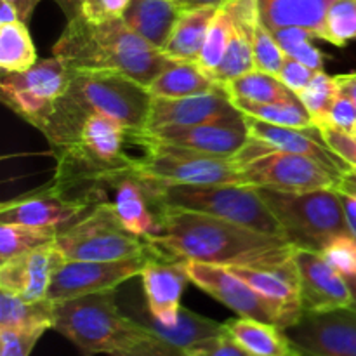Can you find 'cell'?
Here are the masks:
<instances>
[{
    "label": "cell",
    "mask_w": 356,
    "mask_h": 356,
    "mask_svg": "<svg viewBox=\"0 0 356 356\" xmlns=\"http://www.w3.org/2000/svg\"><path fill=\"white\" fill-rule=\"evenodd\" d=\"M52 51L73 72H118L146 87L170 63L163 51L136 33L124 17L96 24L75 14Z\"/></svg>",
    "instance_id": "7a4b0ae2"
},
{
    "label": "cell",
    "mask_w": 356,
    "mask_h": 356,
    "mask_svg": "<svg viewBox=\"0 0 356 356\" xmlns=\"http://www.w3.org/2000/svg\"><path fill=\"white\" fill-rule=\"evenodd\" d=\"M172 2H176L177 6H181L184 9V2H186V0H172Z\"/></svg>",
    "instance_id": "9f6ffc18"
},
{
    "label": "cell",
    "mask_w": 356,
    "mask_h": 356,
    "mask_svg": "<svg viewBox=\"0 0 356 356\" xmlns=\"http://www.w3.org/2000/svg\"><path fill=\"white\" fill-rule=\"evenodd\" d=\"M233 35V16L229 10L228 3L219 7L218 14H216L214 21H212L211 28H209L207 38L202 47L200 58H198V65L204 72H207L212 76V73L218 70L221 65L222 58H225L228 45L232 42Z\"/></svg>",
    "instance_id": "d6a6232c"
},
{
    "label": "cell",
    "mask_w": 356,
    "mask_h": 356,
    "mask_svg": "<svg viewBox=\"0 0 356 356\" xmlns=\"http://www.w3.org/2000/svg\"><path fill=\"white\" fill-rule=\"evenodd\" d=\"M54 306L56 302H52L51 299L26 301L19 296L2 291V296H0V329H52Z\"/></svg>",
    "instance_id": "83f0119b"
},
{
    "label": "cell",
    "mask_w": 356,
    "mask_h": 356,
    "mask_svg": "<svg viewBox=\"0 0 356 356\" xmlns=\"http://www.w3.org/2000/svg\"><path fill=\"white\" fill-rule=\"evenodd\" d=\"M318 127H329L336 129V131L356 134V108L353 101L350 99V96H346V94L339 89L332 106H330L329 113H327V117L323 118V122Z\"/></svg>",
    "instance_id": "ab89813d"
},
{
    "label": "cell",
    "mask_w": 356,
    "mask_h": 356,
    "mask_svg": "<svg viewBox=\"0 0 356 356\" xmlns=\"http://www.w3.org/2000/svg\"><path fill=\"white\" fill-rule=\"evenodd\" d=\"M155 97H184L222 89L197 61H172L148 86Z\"/></svg>",
    "instance_id": "4316f807"
},
{
    "label": "cell",
    "mask_w": 356,
    "mask_h": 356,
    "mask_svg": "<svg viewBox=\"0 0 356 356\" xmlns=\"http://www.w3.org/2000/svg\"><path fill=\"white\" fill-rule=\"evenodd\" d=\"M275 37V40L278 42V45L282 47V51L287 56H291L296 49L299 47L305 42H312L313 38H316L315 35L309 30L298 26H285V28H277V30L271 31Z\"/></svg>",
    "instance_id": "ee69618b"
},
{
    "label": "cell",
    "mask_w": 356,
    "mask_h": 356,
    "mask_svg": "<svg viewBox=\"0 0 356 356\" xmlns=\"http://www.w3.org/2000/svg\"><path fill=\"white\" fill-rule=\"evenodd\" d=\"M148 132L163 143L218 156H235L250 138L242 111L204 124L172 125Z\"/></svg>",
    "instance_id": "2e32d148"
},
{
    "label": "cell",
    "mask_w": 356,
    "mask_h": 356,
    "mask_svg": "<svg viewBox=\"0 0 356 356\" xmlns=\"http://www.w3.org/2000/svg\"><path fill=\"white\" fill-rule=\"evenodd\" d=\"M184 356H252L245 348L240 346L229 334L222 332L212 339L195 344L186 350Z\"/></svg>",
    "instance_id": "60d3db41"
},
{
    "label": "cell",
    "mask_w": 356,
    "mask_h": 356,
    "mask_svg": "<svg viewBox=\"0 0 356 356\" xmlns=\"http://www.w3.org/2000/svg\"><path fill=\"white\" fill-rule=\"evenodd\" d=\"M294 261L305 312L322 313L353 306L346 278L334 270L322 254L296 247Z\"/></svg>",
    "instance_id": "e0dca14e"
},
{
    "label": "cell",
    "mask_w": 356,
    "mask_h": 356,
    "mask_svg": "<svg viewBox=\"0 0 356 356\" xmlns=\"http://www.w3.org/2000/svg\"><path fill=\"white\" fill-rule=\"evenodd\" d=\"M72 79L73 70L61 58L52 56L37 61L26 72L3 73L0 82L2 101L23 120L42 131Z\"/></svg>",
    "instance_id": "9c48e42d"
},
{
    "label": "cell",
    "mask_w": 356,
    "mask_h": 356,
    "mask_svg": "<svg viewBox=\"0 0 356 356\" xmlns=\"http://www.w3.org/2000/svg\"><path fill=\"white\" fill-rule=\"evenodd\" d=\"M285 332L306 356H356V309L353 308L305 312Z\"/></svg>",
    "instance_id": "5bb4252c"
},
{
    "label": "cell",
    "mask_w": 356,
    "mask_h": 356,
    "mask_svg": "<svg viewBox=\"0 0 356 356\" xmlns=\"http://www.w3.org/2000/svg\"><path fill=\"white\" fill-rule=\"evenodd\" d=\"M334 2L336 0H257V14L270 31L298 26L309 30L316 38H323L327 13Z\"/></svg>",
    "instance_id": "603a6c76"
},
{
    "label": "cell",
    "mask_w": 356,
    "mask_h": 356,
    "mask_svg": "<svg viewBox=\"0 0 356 356\" xmlns=\"http://www.w3.org/2000/svg\"><path fill=\"white\" fill-rule=\"evenodd\" d=\"M37 63V51L26 23L0 24V68L3 73L26 72Z\"/></svg>",
    "instance_id": "f546056e"
},
{
    "label": "cell",
    "mask_w": 356,
    "mask_h": 356,
    "mask_svg": "<svg viewBox=\"0 0 356 356\" xmlns=\"http://www.w3.org/2000/svg\"><path fill=\"white\" fill-rule=\"evenodd\" d=\"M155 254L124 261H66L52 277L47 299L68 301L99 292H113L118 285L141 275L143 268Z\"/></svg>",
    "instance_id": "8fae6325"
},
{
    "label": "cell",
    "mask_w": 356,
    "mask_h": 356,
    "mask_svg": "<svg viewBox=\"0 0 356 356\" xmlns=\"http://www.w3.org/2000/svg\"><path fill=\"white\" fill-rule=\"evenodd\" d=\"M70 3H72V10H73V16L76 14V0H68Z\"/></svg>",
    "instance_id": "11a10c76"
},
{
    "label": "cell",
    "mask_w": 356,
    "mask_h": 356,
    "mask_svg": "<svg viewBox=\"0 0 356 356\" xmlns=\"http://www.w3.org/2000/svg\"><path fill=\"white\" fill-rule=\"evenodd\" d=\"M291 58L298 59L299 63L306 65L308 68L315 70V72H322L323 70V56L312 42H305V44L299 45L294 52L291 54Z\"/></svg>",
    "instance_id": "f6af8a7d"
},
{
    "label": "cell",
    "mask_w": 356,
    "mask_h": 356,
    "mask_svg": "<svg viewBox=\"0 0 356 356\" xmlns=\"http://www.w3.org/2000/svg\"><path fill=\"white\" fill-rule=\"evenodd\" d=\"M153 94L118 72H73L72 83L42 132L51 148L68 143L89 115H103L131 131H148Z\"/></svg>",
    "instance_id": "3957f363"
},
{
    "label": "cell",
    "mask_w": 356,
    "mask_h": 356,
    "mask_svg": "<svg viewBox=\"0 0 356 356\" xmlns=\"http://www.w3.org/2000/svg\"><path fill=\"white\" fill-rule=\"evenodd\" d=\"M225 89L184 97H155L149 110L148 131L172 125H195L238 113Z\"/></svg>",
    "instance_id": "44dd1931"
},
{
    "label": "cell",
    "mask_w": 356,
    "mask_h": 356,
    "mask_svg": "<svg viewBox=\"0 0 356 356\" xmlns=\"http://www.w3.org/2000/svg\"><path fill=\"white\" fill-rule=\"evenodd\" d=\"M54 243L66 261H124L156 254L148 240L124 228L108 202L63 229Z\"/></svg>",
    "instance_id": "ba28073f"
},
{
    "label": "cell",
    "mask_w": 356,
    "mask_h": 356,
    "mask_svg": "<svg viewBox=\"0 0 356 356\" xmlns=\"http://www.w3.org/2000/svg\"><path fill=\"white\" fill-rule=\"evenodd\" d=\"M101 198L111 205L124 228L134 235L148 240L160 229V211L148 179L134 170L106 181L101 186Z\"/></svg>",
    "instance_id": "9a60e30c"
},
{
    "label": "cell",
    "mask_w": 356,
    "mask_h": 356,
    "mask_svg": "<svg viewBox=\"0 0 356 356\" xmlns=\"http://www.w3.org/2000/svg\"><path fill=\"white\" fill-rule=\"evenodd\" d=\"M63 263L65 257L54 242L13 257L0 263V291L16 294L26 301L47 299L52 277Z\"/></svg>",
    "instance_id": "d6986e66"
},
{
    "label": "cell",
    "mask_w": 356,
    "mask_h": 356,
    "mask_svg": "<svg viewBox=\"0 0 356 356\" xmlns=\"http://www.w3.org/2000/svg\"><path fill=\"white\" fill-rule=\"evenodd\" d=\"M129 3L131 0H76V14L99 24L124 17Z\"/></svg>",
    "instance_id": "74e56055"
},
{
    "label": "cell",
    "mask_w": 356,
    "mask_h": 356,
    "mask_svg": "<svg viewBox=\"0 0 356 356\" xmlns=\"http://www.w3.org/2000/svg\"><path fill=\"white\" fill-rule=\"evenodd\" d=\"M129 316L138 320L145 329H148L155 336V339L172 356H184L186 350H190L195 344H200L225 332L222 323L197 315V313L190 312L186 308H181L177 323L172 327L162 325L160 322H156L149 315L148 308H146V313L139 312L136 315Z\"/></svg>",
    "instance_id": "7402d4cb"
},
{
    "label": "cell",
    "mask_w": 356,
    "mask_h": 356,
    "mask_svg": "<svg viewBox=\"0 0 356 356\" xmlns=\"http://www.w3.org/2000/svg\"><path fill=\"white\" fill-rule=\"evenodd\" d=\"M146 308L162 325H176L181 312V298L190 282L186 261L169 259L155 254L141 271Z\"/></svg>",
    "instance_id": "ac0fdd59"
},
{
    "label": "cell",
    "mask_w": 356,
    "mask_h": 356,
    "mask_svg": "<svg viewBox=\"0 0 356 356\" xmlns=\"http://www.w3.org/2000/svg\"><path fill=\"white\" fill-rule=\"evenodd\" d=\"M320 254L343 277L356 275V238L351 233L337 235L327 243V247Z\"/></svg>",
    "instance_id": "8d00e7d4"
},
{
    "label": "cell",
    "mask_w": 356,
    "mask_h": 356,
    "mask_svg": "<svg viewBox=\"0 0 356 356\" xmlns=\"http://www.w3.org/2000/svg\"><path fill=\"white\" fill-rule=\"evenodd\" d=\"M113 356H172L162 344H145V346H139L136 350L124 351V353H117Z\"/></svg>",
    "instance_id": "bcb514c9"
},
{
    "label": "cell",
    "mask_w": 356,
    "mask_h": 356,
    "mask_svg": "<svg viewBox=\"0 0 356 356\" xmlns=\"http://www.w3.org/2000/svg\"><path fill=\"white\" fill-rule=\"evenodd\" d=\"M159 211L197 212L236 222L268 235H284L280 222L256 186L247 184H177L148 179Z\"/></svg>",
    "instance_id": "5b68a950"
},
{
    "label": "cell",
    "mask_w": 356,
    "mask_h": 356,
    "mask_svg": "<svg viewBox=\"0 0 356 356\" xmlns=\"http://www.w3.org/2000/svg\"><path fill=\"white\" fill-rule=\"evenodd\" d=\"M247 127H249V134L252 138L261 139V141L268 143L271 146L284 149V152L298 153V155L309 156V159L316 160L332 170L337 176H343L344 172L351 169L350 163L344 162L329 145H327L325 138L322 134V129L318 125H312V127H282V125L268 124V122L256 120L252 117L245 115Z\"/></svg>",
    "instance_id": "ffe728a7"
},
{
    "label": "cell",
    "mask_w": 356,
    "mask_h": 356,
    "mask_svg": "<svg viewBox=\"0 0 356 356\" xmlns=\"http://www.w3.org/2000/svg\"><path fill=\"white\" fill-rule=\"evenodd\" d=\"M148 242L169 259L226 268H280L294 259L296 250L287 236L176 209L160 211V229Z\"/></svg>",
    "instance_id": "6da1fadb"
},
{
    "label": "cell",
    "mask_w": 356,
    "mask_h": 356,
    "mask_svg": "<svg viewBox=\"0 0 356 356\" xmlns=\"http://www.w3.org/2000/svg\"><path fill=\"white\" fill-rule=\"evenodd\" d=\"M339 92V83L336 76H329L325 72H316L309 86L299 94V99L305 104L306 110L315 120V125H320L329 113L334 99Z\"/></svg>",
    "instance_id": "836d02e7"
},
{
    "label": "cell",
    "mask_w": 356,
    "mask_h": 356,
    "mask_svg": "<svg viewBox=\"0 0 356 356\" xmlns=\"http://www.w3.org/2000/svg\"><path fill=\"white\" fill-rule=\"evenodd\" d=\"M219 7H193L183 9L172 35L163 47V54L172 61H198L209 28Z\"/></svg>",
    "instance_id": "484cf974"
},
{
    "label": "cell",
    "mask_w": 356,
    "mask_h": 356,
    "mask_svg": "<svg viewBox=\"0 0 356 356\" xmlns=\"http://www.w3.org/2000/svg\"><path fill=\"white\" fill-rule=\"evenodd\" d=\"M315 73V70L308 68L306 65L299 63L298 59L291 58V56H285V61L277 76L282 80L284 86H287L289 89L296 94V96H299V94L309 86V82L313 80Z\"/></svg>",
    "instance_id": "b9f144b4"
},
{
    "label": "cell",
    "mask_w": 356,
    "mask_h": 356,
    "mask_svg": "<svg viewBox=\"0 0 356 356\" xmlns=\"http://www.w3.org/2000/svg\"><path fill=\"white\" fill-rule=\"evenodd\" d=\"M52 329L72 341L82 356H113L145 344H160L148 329L118 308L113 292L56 302Z\"/></svg>",
    "instance_id": "277c9868"
},
{
    "label": "cell",
    "mask_w": 356,
    "mask_h": 356,
    "mask_svg": "<svg viewBox=\"0 0 356 356\" xmlns=\"http://www.w3.org/2000/svg\"><path fill=\"white\" fill-rule=\"evenodd\" d=\"M14 21H21L17 9L7 0H0V24H9Z\"/></svg>",
    "instance_id": "816d5d0a"
},
{
    "label": "cell",
    "mask_w": 356,
    "mask_h": 356,
    "mask_svg": "<svg viewBox=\"0 0 356 356\" xmlns=\"http://www.w3.org/2000/svg\"><path fill=\"white\" fill-rule=\"evenodd\" d=\"M257 190L294 247L322 252L330 240L350 233L343 200L337 190Z\"/></svg>",
    "instance_id": "8992f818"
},
{
    "label": "cell",
    "mask_w": 356,
    "mask_h": 356,
    "mask_svg": "<svg viewBox=\"0 0 356 356\" xmlns=\"http://www.w3.org/2000/svg\"><path fill=\"white\" fill-rule=\"evenodd\" d=\"M341 200H343L344 214H346L348 226H350V233L356 238V198L350 195L341 193Z\"/></svg>",
    "instance_id": "7dc6e473"
},
{
    "label": "cell",
    "mask_w": 356,
    "mask_h": 356,
    "mask_svg": "<svg viewBox=\"0 0 356 356\" xmlns=\"http://www.w3.org/2000/svg\"><path fill=\"white\" fill-rule=\"evenodd\" d=\"M45 329H0V356H30Z\"/></svg>",
    "instance_id": "f35d334b"
},
{
    "label": "cell",
    "mask_w": 356,
    "mask_h": 356,
    "mask_svg": "<svg viewBox=\"0 0 356 356\" xmlns=\"http://www.w3.org/2000/svg\"><path fill=\"white\" fill-rule=\"evenodd\" d=\"M183 7L172 0H131L124 21L145 40L163 51Z\"/></svg>",
    "instance_id": "d4e9b609"
},
{
    "label": "cell",
    "mask_w": 356,
    "mask_h": 356,
    "mask_svg": "<svg viewBox=\"0 0 356 356\" xmlns=\"http://www.w3.org/2000/svg\"><path fill=\"white\" fill-rule=\"evenodd\" d=\"M348 282V287H350V292H351V298H353V306L351 308L356 309V275L355 277H344Z\"/></svg>",
    "instance_id": "db71d44e"
},
{
    "label": "cell",
    "mask_w": 356,
    "mask_h": 356,
    "mask_svg": "<svg viewBox=\"0 0 356 356\" xmlns=\"http://www.w3.org/2000/svg\"><path fill=\"white\" fill-rule=\"evenodd\" d=\"M322 134L323 138H325L327 145H329L344 162L350 163L351 169H356V134L336 131V129L329 127H323Z\"/></svg>",
    "instance_id": "7bdbcfd3"
},
{
    "label": "cell",
    "mask_w": 356,
    "mask_h": 356,
    "mask_svg": "<svg viewBox=\"0 0 356 356\" xmlns=\"http://www.w3.org/2000/svg\"><path fill=\"white\" fill-rule=\"evenodd\" d=\"M240 181L278 191L336 190L341 176L309 156L284 152L250 136L235 156Z\"/></svg>",
    "instance_id": "52a82bcc"
},
{
    "label": "cell",
    "mask_w": 356,
    "mask_h": 356,
    "mask_svg": "<svg viewBox=\"0 0 356 356\" xmlns=\"http://www.w3.org/2000/svg\"><path fill=\"white\" fill-rule=\"evenodd\" d=\"M236 108L247 117L268 122L282 127H312L315 120L306 110L301 99L277 101V103H249V101H233Z\"/></svg>",
    "instance_id": "4dcf8cb0"
},
{
    "label": "cell",
    "mask_w": 356,
    "mask_h": 356,
    "mask_svg": "<svg viewBox=\"0 0 356 356\" xmlns=\"http://www.w3.org/2000/svg\"><path fill=\"white\" fill-rule=\"evenodd\" d=\"M323 40L337 47L356 40V0H336L329 7Z\"/></svg>",
    "instance_id": "e575fe53"
},
{
    "label": "cell",
    "mask_w": 356,
    "mask_h": 356,
    "mask_svg": "<svg viewBox=\"0 0 356 356\" xmlns=\"http://www.w3.org/2000/svg\"><path fill=\"white\" fill-rule=\"evenodd\" d=\"M7 2H10L14 7H16L17 13H19V19L23 21V23H26L40 0H7Z\"/></svg>",
    "instance_id": "f907efd6"
},
{
    "label": "cell",
    "mask_w": 356,
    "mask_h": 356,
    "mask_svg": "<svg viewBox=\"0 0 356 356\" xmlns=\"http://www.w3.org/2000/svg\"><path fill=\"white\" fill-rule=\"evenodd\" d=\"M336 190L339 191V193L350 195V197L356 198V169H350L348 172H344L343 176H341Z\"/></svg>",
    "instance_id": "c3c4849f"
},
{
    "label": "cell",
    "mask_w": 356,
    "mask_h": 356,
    "mask_svg": "<svg viewBox=\"0 0 356 356\" xmlns=\"http://www.w3.org/2000/svg\"><path fill=\"white\" fill-rule=\"evenodd\" d=\"M58 235L59 232L56 229L2 222L0 225V263H6L13 257L52 243Z\"/></svg>",
    "instance_id": "1f68e13d"
},
{
    "label": "cell",
    "mask_w": 356,
    "mask_h": 356,
    "mask_svg": "<svg viewBox=\"0 0 356 356\" xmlns=\"http://www.w3.org/2000/svg\"><path fill=\"white\" fill-rule=\"evenodd\" d=\"M229 334L252 356H306L298 350L284 329L254 318H232L222 323Z\"/></svg>",
    "instance_id": "cb8c5ba5"
},
{
    "label": "cell",
    "mask_w": 356,
    "mask_h": 356,
    "mask_svg": "<svg viewBox=\"0 0 356 356\" xmlns=\"http://www.w3.org/2000/svg\"><path fill=\"white\" fill-rule=\"evenodd\" d=\"M134 172L146 179L177 184H242L233 156H218L156 139L149 132V148Z\"/></svg>",
    "instance_id": "30bf717a"
},
{
    "label": "cell",
    "mask_w": 356,
    "mask_h": 356,
    "mask_svg": "<svg viewBox=\"0 0 356 356\" xmlns=\"http://www.w3.org/2000/svg\"><path fill=\"white\" fill-rule=\"evenodd\" d=\"M186 268L191 284L207 292L216 301L225 305L238 316L273 323L284 330L287 329V323H285L280 309L271 305L268 299H264L259 292L254 291L245 280L233 273L229 268L195 263V261H186Z\"/></svg>",
    "instance_id": "7c38bea8"
},
{
    "label": "cell",
    "mask_w": 356,
    "mask_h": 356,
    "mask_svg": "<svg viewBox=\"0 0 356 356\" xmlns=\"http://www.w3.org/2000/svg\"><path fill=\"white\" fill-rule=\"evenodd\" d=\"M94 205L83 198H75L51 183L44 190L3 202L0 207V225H28L35 228L56 229L61 233L73 222L90 212Z\"/></svg>",
    "instance_id": "4fadbf2b"
},
{
    "label": "cell",
    "mask_w": 356,
    "mask_h": 356,
    "mask_svg": "<svg viewBox=\"0 0 356 356\" xmlns=\"http://www.w3.org/2000/svg\"><path fill=\"white\" fill-rule=\"evenodd\" d=\"M337 83H339V89L343 90L346 96H350V99L353 101L356 108V73H351V75H339L336 76Z\"/></svg>",
    "instance_id": "681fc988"
},
{
    "label": "cell",
    "mask_w": 356,
    "mask_h": 356,
    "mask_svg": "<svg viewBox=\"0 0 356 356\" xmlns=\"http://www.w3.org/2000/svg\"><path fill=\"white\" fill-rule=\"evenodd\" d=\"M229 99L249 101V103H277V101L299 99L277 75L252 70L238 79L229 80L222 86Z\"/></svg>",
    "instance_id": "f1b7e54d"
},
{
    "label": "cell",
    "mask_w": 356,
    "mask_h": 356,
    "mask_svg": "<svg viewBox=\"0 0 356 356\" xmlns=\"http://www.w3.org/2000/svg\"><path fill=\"white\" fill-rule=\"evenodd\" d=\"M232 2V0H186L184 2V9H193V7H207V6H214V7H222L225 3Z\"/></svg>",
    "instance_id": "f5cc1de1"
},
{
    "label": "cell",
    "mask_w": 356,
    "mask_h": 356,
    "mask_svg": "<svg viewBox=\"0 0 356 356\" xmlns=\"http://www.w3.org/2000/svg\"><path fill=\"white\" fill-rule=\"evenodd\" d=\"M252 51L256 70L271 73V75H278L287 54L282 51L278 42L275 40L273 33L259 19H257L256 28H254Z\"/></svg>",
    "instance_id": "d590c367"
}]
</instances>
